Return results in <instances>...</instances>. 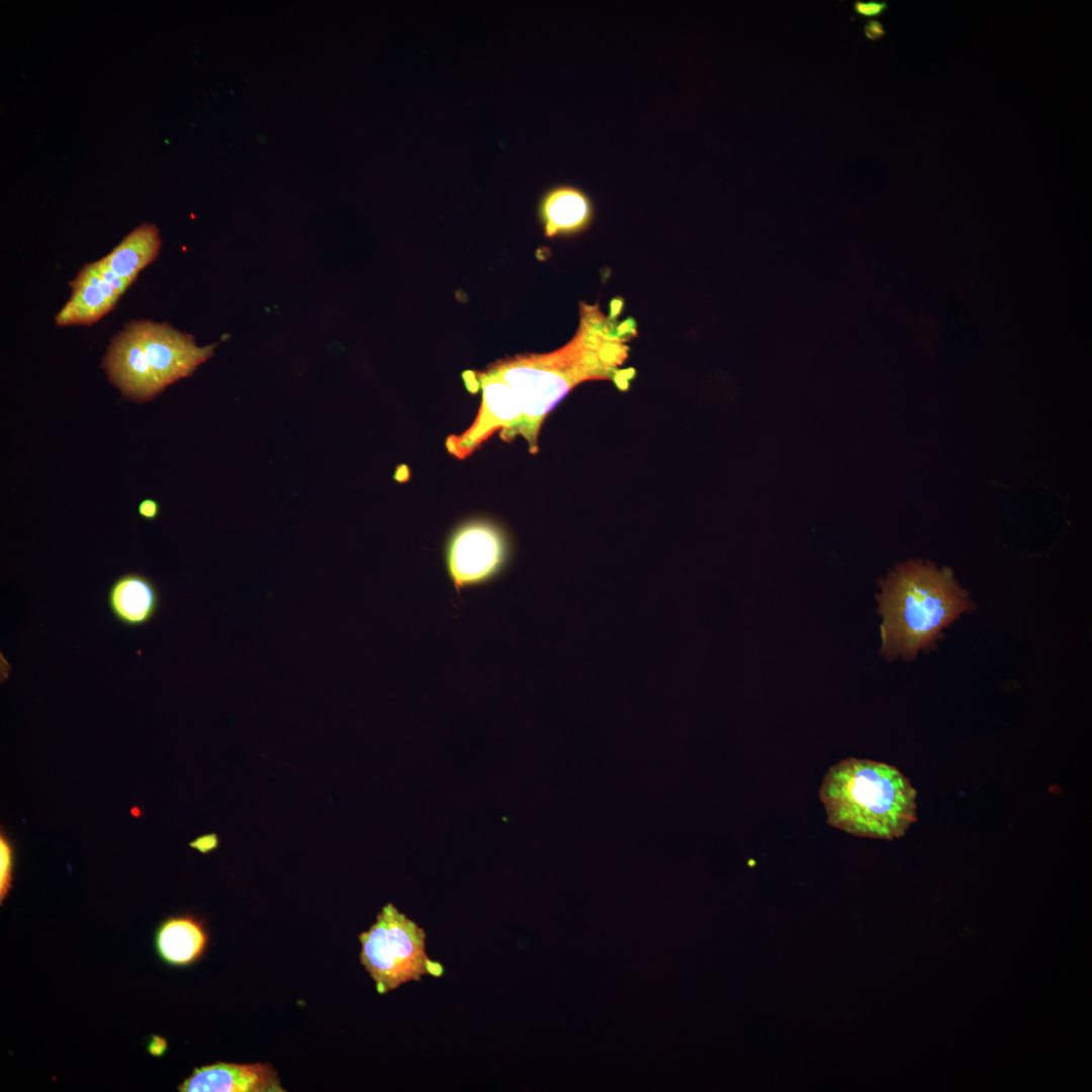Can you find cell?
<instances>
[{"mask_svg": "<svg viewBox=\"0 0 1092 1092\" xmlns=\"http://www.w3.org/2000/svg\"><path fill=\"white\" fill-rule=\"evenodd\" d=\"M853 8H854L855 12L858 13L859 15H861V16L875 17V16H878V15L882 14L886 10L887 4L885 2H877V1H870V2L857 1V2L854 3Z\"/></svg>", "mask_w": 1092, "mask_h": 1092, "instance_id": "2e32d148", "label": "cell"}, {"mask_svg": "<svg viewBox=\"0 0 1092 1092\" xmlns=\"http://www.w3.org/2000/svg\"><path fill=\"white\" fill-rule=\"evenodd\" d=\"M91 265L93 269L97 272V274L120 294H123L131 284L129 281L122 279L115 273H113L102 263L100 259L96 262L91 263Z\"/></svg>", "mask_w": 1092, "mask_h": 1092, "instance_id": "9a60e30c", "label": "cell"}, {"mask_svg": "<svg viewBox=\"0 0 1092 1092\" xmlns=\"http://www.w3.org/2000/svg\"><path fill=\"white\" fill-rule=\"evenodd\" d=\"M538 214L547 237L584 230L594 216L590 198L579 188L558 185L542 196Z\"/></svg>", "mask_w": 1092, "mask_h": 1092, "instance_id": "8fae6325", "label": "cell"}, {"mask_svg": "<svg viewBox=\"0 0 1092 1092\" xmlns=\"http://www.w3.org/2000/svg\"><path fill=\"white\" fill-rule=\"evenodd\" d=\"M360 962L379 994L424 976L440 978L444 966L426 950V932L392 904L385 905L370 928L359 934Z\"/></svg>", "mask_w": 1092, "mask_h": 1092, "instance_id": "5b68a950", "label": "cell"}, {"mask_svg": "<svg viewBox=\"0 0 1092 1092\" xmlns=\"http://www.w3.org/2000/svg\"><path fill=\"white\" fill-rule=\"evenodd\" d=\"M482 404L474 424L459 437L447 440L450 453L464 457L484 441L496 429H503L502 437L509 441L519 435L523 415L513 388L490 372L480 374Z\"/></svg>", "mask_w": 1092, "mask_h": 1092, "instance_id": "52a82bcc", "label": "cell"}, {"mask_svg": "<svg viewBox=\"0 0 1092 1092\" xmlns=\"http://www.w3.org/2000/svg\"><path fill=\"white\" fill-rule=\"evenodd\" d=\"M12 872H13V849L6 838L1 833L0 836V900L1 902L8 895L12 884Z\"/></svg>", "mask_w": 1092, "mask_h": 1092, "instance_id": "5bb4252c", "label": "cell"}, {"mask_svg": "<svg viewBox=\"0 0 1092 1092\" xmlns=\"http://www.w3.org/2000/svg\"><path fill=\"white\" fill-rule=\"evenodd\" d=\"M207 943L208 935L202 922L191 915L167 918L155 935L159 957L174 967H186L196 962Z\"/></svg>", "mask_w": 1092, "mask_h": 1092, "instance_id": "7c38bea8", "label": "cell"}, {"mask_svg": "<svg viewBox=\"0 0 1092 1092\" xmlns=\"http://www.w3.org/2000/svg\"><path fill=\"white\" fill-rule=\"evenodd\" d=\"M580 327L570 343L550 354L519 356L488 370L508 383L520 403L523 435L532 453L546 415L576 384L611 376L627 356L621 331L595 307L583 306Z\"/></svg>", "mask_w": 1092, "mask_h": 1092, "instance_id": "6da1fadb", "label": "cell"}, {"mask_svg": "<svg viewBox=\"0 0 1092 1092\" xmlns=\"http://www.w3.org/2000/svg\"><path fill=\"white\" fill-rule=\"evenodd\" d=\"M216 845H217V839H216V836L214 834H210V835H207V836L197 838L195 841H193L191 843V846L197 848L199 851H201L203 853L208 852L209 850L215 848Z\"/></svg>", "mask_w": 1092, "mask_h": 1092, "instance_id": "ac0fdd59", "label": "cell"}, {"mask_svg": "<svg viewBox=\"0 0 1092 1092\" xmlns=\"http://www.w3.org/2000/svg\"><path fill=\"white\" fill-rule=\"evenodd\" d=\"M864 32L870 39H878L885 34L884 26L877 20L869 21L866 24Z\"/></svg>", "mask_w": 1092, "mask_h": 1092, "instance_id": "ffe728a7", "label": "cell"}, {"mask_svg": "<svg viewBox=\"0 0 1092 1092\" xmlns=\"http://www.w3.org/2000/svg\"><path fill=\"white\" fill-rule=\"evenodd\" d=\"M881 653L886 658H914L934 647L942 631L974 605L951 570L930 562L900 564L881 582Z\"/></svg>", "mask_w": 1092, "mask_h": 1092, "instance_id": "7a4b0ae2", "label": "cell"}, {"mask_svg": "<svg viewBox=\"0 0 1092 1092\" xmlns=\"http://www.w3.org/2000/svg\"><path fill=\"white\" fill-rule=\"evenodd\" d=\"M181 1092H283L270 1064L215 1063L197 1068L178 1087Z\"/></svg>", "mask_w": 1092, "mask_h": 1092, "instance_id": "ba28073f", "label": "cell"}, {"mask_svg": "<svg viewBox=\"0 0 1092 1092\" xmlns=\"http://www.w3.org/2000/svg\"><path fill=\"white\" fill-rule=\"evenodd\" d=\"M215 347H199L191 335L168 323L130 321L111 340L104 367L124 396L146 401L190 376L214 354Z\"/></svg>", "mask_w": 1092, "mask_h": 1092, "instance_id": "277c9868", "label": "cell"}, {"mask_svg": "<svg viewBox=\"0 0 1092 1092\" xmlns=\"http://www.w3.org/2000/svg\"><path fill=\"white\" fill-rule=\"evenodd\" d=\"M508 544L503 532L484 521L460 527L447 550V566L452 582L459 588L492 578L507 558Z\"/></svg>", "mask_w": 1092, "mask_h": 1092, "instance_id": "8992f818", "label": "cell"}, {"mask_svg": "<svg viewBox=\"0 0 1092 1092\" xmlns=\"http://www.w3.org/2000/svg\"><path fill=\"white\" fill-rule=\"evenodd\" d=\"M69 286L72 294L55 316L57 326L92 325L112 310L122 295L97 274L91 263L79 270Z\"/></svg>", "mask_w": 1092, "mask_h": 1092, "instance_id": "9c48e42d", "label": "cell"}, {"mask_svg": "<svg viewBox=\"0 0 1092 1092\" xmlns=\"http://www.w3.org/2000/svg\"><path fill=\"white\" fill-rule=\"evenodd\" d=\"M160 592L145 574L127 572L110 585L107 604L112 616L127 627L150 623L160 607Z\"/></svg>", "mask_w": 1092, "mask_h": 1092, "instance_id": "30bf717a", "label": "cell"}, {"mask_svg": "<svg viewBox=\"0 0 1092 1092\" xmlns=\"http://www.w3.org/2000/svg\"><path fill=\"white\" fill-rule=\"evenodd\" d=\"M916 796L896 766L854 757L830 766L819 789L829 825L886 840L902 837L917 821Z\"/></svg>", "mask_w": 1092, "mask_h": 1092, "instance_id": "3957f363", "label": "cell"}, {"mask_svg": "<svg viewBox=\"0 0 1092 1092\" xmlns=\"http://www.w3.org/2000/svg\"><path fill=\"white\" fill-rule=\"evenodd\" d=\"M166 1050L167 1040L164 1037L154 1035L148 1045V1053L154 1057H160Z\"/></svg>", "mask_w": 1092, "mask_h": 1092, "instance_id": "d6986e66", "label": "cell"}, {"mask_svg": "<svg viewBox=\"0 0 1092 1092\" xmlns=\"http://www.w3.org/2000/svg\"><path fill=\"white\" fill-rule=\"evenodd\" d=\"M160 248L159 229L143 223L100 260L117 276L132 283L139 272L158 257Z\"/></svg>", "mask_w": 1092, "mask_h": 1092, "instance_id": "4fadbf2b", "label": "cell"}, {"mask_svg": "<svg viewBox=\"0 0 1092 1092\" xmlns=\"http://www.w3.org/2000/svg\"><path fill=\"white\" fill-rule=\"evenodd\" d=\"M138 513L145 520H155L160 513L159 504L152 498H146L140 503Z\"/></svg>", "mask_w": 1092, "mask_h": 1092, "instance_id": "e0dca14e", "label": "cell"}]
</instances>
